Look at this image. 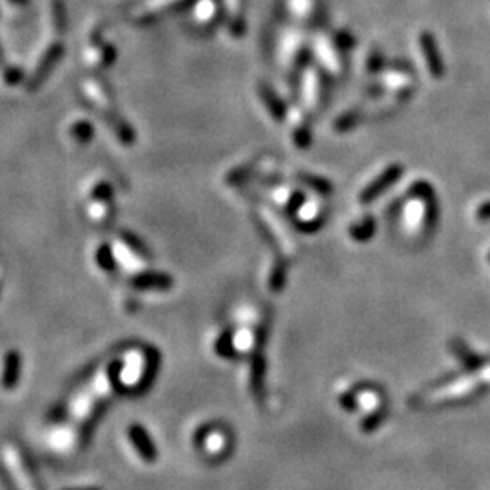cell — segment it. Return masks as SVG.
<instances>
[{
	"instance_id": "obj_1",
	"label": "cell",
	"mask_w": 490,
	"mask_h": 490,
	"mask_svg": "<svg viewBox=\"0 0 490 490\" xmlns=\"http://www.w3.org/2000/svg\"><path fill=\"white\" fill-rule=\"evenodd\" d=\"M129 440H131L133 447H135V450L138 452V456H140L144 462H147V463L157 462V456H158L157 445L152 443L151 436H149L147 430H145L142 425H133V427L129 428Z\"/></svg>"
},
{
	"instance_id": "obj_2",
	"label": "cell",
	"mask_w": 490,
	"mask_h": 490,
	"mask_svg": "<svg viewBox=\"0 0 490 490\" xmlns=\"http://www.w3.org/2000/svg\"><path fill=\"white\" fill-rule=\"evenodd\" d=\"M18 378H21V356L15 350H11L4 358V369H2L0 384L4 389H15L18 384Z\"/></svg>"
},
{
	"instance_id": "obj_3",
	"label": "cell",
	"mask_w": 490,
	"mask_h": 490,
	"mask_svg": "<svg viewBox=\"0 0 490 490\" xmlns=\"http://www.w3.org/2000/svg\"><path fill=\"white\" fill-rule=\"evenodd\" d=\"M301 99L304 104L309 107L311 111L316 109L318 99H320V80L318 74L313 69H307L304 74V82H301Z\"/></svg>"
},
{
	"instance_id": "obj_4",
	"label": "cell",
	"mask_w": 490,
	"mask_h": 490,
	"mask_svg": "<svg viewBox=\"0 0 490 490\" xmlns=\"http://www.w3.org/2000/svg\"><path fill=\"white\" fill-rule=\"evenodd\" d=\"M398 173H401V167H391V169H387L385 171L382 177H378V180L376 182H372L371 186L367 187L365 191H363V194H362V202H369V200H372V198H376L378 196L382 191L385 189L387 186H391L392 182H394V178L398 177Z\"/></svg>"
},
{
	"instance_id": "obj_5",
	"label": "cell",
	"mask_w": 490,
	"mask_h": 490,
	"mask_svg": "<svg viewBox=\"0 0 490 490\" xmlns=\"http://www.w3.org/2000/svg\"><path fill=\"white\" fill-rule=\"evenodd\" d=\"M227 445V438L222 430L214 428V430H207L206 436L202 438V447L207 450L209 454H218L225 449Z\"/></svg>"
},
{
	"instance_id": "obj_6",
	"label": "cell",
	"mask_w": 490,
	"mask_h": 490,
	"mask_svg": "<svg viewBox=\"0 0 490 490\" xmlns=\"http://www.w3.org/2000/svg\"><path fill=\"white\" fill-rule=\"evenodd\" d=\"M423 51H425V57H427L428 60V69L433 71V74L436 77V79H440L441 73H443V64H441L440 57H438V51H436V45H434L433 38L430 37H423Z\"/></svg>"
},
{
	"instance_id": "obj_7",
	"label": "cell",
	"mask_w": 490,
	"mask_h": 490,
	"mask_svg": "<svg viewBox=\"0 0 490 490\" xmlns=\"http://www.w3.org/2000/svg\"><path fill=\"white\" fill-rule=\"evenodd\" d=\"M452 350L454 355L462 360V363L467 369H479V367L483 365V358H479V356H476L474 352H470L469 347H467L465 343L452 342Z\"/></svg>"
},
{
	"instance_id": "obj_8",
	"label": "cell",
	"mask_w": 490,
	"mask_h": 490,
	"mask_svg": "<svg viewBox=\"0 0 490 490\" xmlns=\"http://www.w3.org/2000/svg\"><path fill=\"white\" fill-rule=\"evenodd\" d=\"M255 340H256V334L252 333L249 327H242V329L236 330L235 336H233V347H235L236 350H240V352H243V350L252 349Z\"/></svg>"
},
{
	"instance_id": "obj_9",
	"label": "cell",
	"mask_w": 490,
	"mask_h": 490,
	"mask_svg": "<svg viewBox=\"0 0 490 490\" xmlns=\"http://www.w3.org/2000/svg\"><path fill=\"white\" fill-rule=\"evenodd\" d=\"M356 398V405L362 408H365L367 412H374L378 411V407L382 405V398H379V394L376 391H362L358 392V396H355Z\"/></svg>"
},
{
	"instance_id": "obj_10",
	"label": "cell",
	"mask_w": 490,
	"mask_h": 490,
	"mask_svg": "<svg viewBox=\"0 0 490 490\" xmlns=\"http://www.w3.org/2000/svg\"><path fill=\"white\" fill-rule=\"evenodd\" d=\"M384 84L387 87H391V89H394V91H403L405 87L411 84V80H408V77L407 74H401V73H391V74H387L384 79Z\"/></svg>"
},
{
	"instance_id": "obj_11",
	"label": "cell",
	"mask_w": 490,
	"mask_h": 490,
	"mask_svg": "<svg viewBox=\"0 0 490 490\" xmlns=\"http://www.w3.org/2000/svg\"><path fill=\"white\" fill-rule=\"evenodd\" d=\"M318 213H320V207H318L316 202H305L304 206L298 209V218H300L301 222H313L318 216Z\"/></svg>"
},
{
	"instance_id": "obj_12",
	"label": "cell",
	"mask_w": 490,
	"mask_h": 490,
	"mask_svg": "<svg viewBox=\"0 0 490 490\" xmlns=\"http://www.w3.org/2000/svg\"><path fill=\"white\" fill-rule=\"evenodd\" d=\"M384 416L385 414L379 411V408L374 412H369V418L363 421V430H365V433H372V430H374V428L379 425V421L384 420Z\"/></svg>"
},
{
	"instance_id": "obj_13",
	"label": "cell",
	"mask_w": 490,
	"mask_h": 490,
	"mask_svg": "<svg viewBox=\"0 0 490 490\" xmlns=\"http://www.w3.org/2000/svg\"><path fill=\"white\" fill-rule=\"evenodd\" d=\"M272 200L277 204H280V206H285V204L291 202V198H293V193H291V189H287V187H277V189H272Z\"/></svg>"
},
{
	"instance_id": "obj_14",
	"label": "cell",
	"mask_w": 490,
	"mask_h": 490,
	"mask_svg": "<svg viewBox=\"0 0 490 490\" xmlns=\"http://www.w3.org/2000/svg\"><path fill=\"white\" fill-rule=\"evenodd\" d=\"M372 225H374L372 220H363L362 227H355V229H352V236H355V238H367V235L372 233Z\"/></svg>"
},
{
	"instance_id": "obj_15",
	"label": "cell",
	"mask_w": 490,
	"mask_h": 490,
	"mask_svg": "<svg viewBox=\"0 0 490 490\" xmlns=\"http://www.w3.org/2000/svg\"><path fill=\"white\" fill-rule=\"evenodd\" d=\"M478 218L490 220V202L483 204V206L479 207V209H478Z\"/></svg>"
},
{
	"instance_id": "obj_16",
	"label": "cell",
	"mask_w": 490,
	"mask_h": 490,
	"mask_svg": "<svg viewBox=\"0 0 490 490\" xmlns=\"http://www.w3.org/2000/svg\"><path fill=\"white\" fill-rule=\"evenodd\" d=\"M67 490H100V489H67Z\"/></svg>"
}]
</instances>
